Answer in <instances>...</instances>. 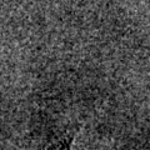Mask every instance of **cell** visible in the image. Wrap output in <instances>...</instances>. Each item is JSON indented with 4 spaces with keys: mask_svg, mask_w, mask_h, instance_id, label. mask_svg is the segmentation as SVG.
<instances>
[{
    "mask_svg": "<svg viewBox=\"0 0 150 150\" xmlns=\"http://www.w3.org/2000/svg\"><path fill=\"white\" fill-rule=\"evenodd\" d=\"M75 137V133H71L69 137L62 139L60 142L53 144L45 150H73V140Z\"/></svg>",
    "mask_w": 150,
    "mask_h": 150,
    "instance_id": "obj_1",
    "label": "cell"
}]
</instances>
